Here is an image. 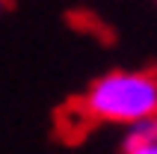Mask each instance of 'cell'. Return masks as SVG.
Returning a JSON list of instances; mask_svg holds the SVG:
<instances>
[{
  "instance_id": "3",
  "label": "cell",
  "mask_w": 157,
  "mask_h": 154,
  "mask_svg": "<svg viewBox=\"0 0 157 154\" xmlns=\"http://www.w3.org/2000/svg\"><path fill=\"white\" fill-rule=\"evenodd\" d=\"M0 12H3V0H0Z\"/></svg>"
},
{
  "instance_id": "1",
  "label": "cell",
  "mask_w": 157,
  "mask_h": 154,
  "mask_svg": "<svg viewBox=\"0 0 157 154\" xmlns=\"http://www.w3.org/2000/svg\"><path fill=\"white\" fill-rule=\"evenodd\" d=\"M83 125H133L157 116V68L107 71L68 107Z\"/></svg>"
},
{
  "instance_id": "2",
  "label": "cell",
  "mask_w": 157,
  "mask_h": 154,
  "mask_svg": "<svg viewBox=\"0 0 157 154\" xmlns=\"http://www.w3.org/2000/svg\"><path fill=\"white\" fill-rule=\"evenodd\" d=\"M124 154H157V116L133 121L122 142Z\"/></svg>"
}]
</instances>
